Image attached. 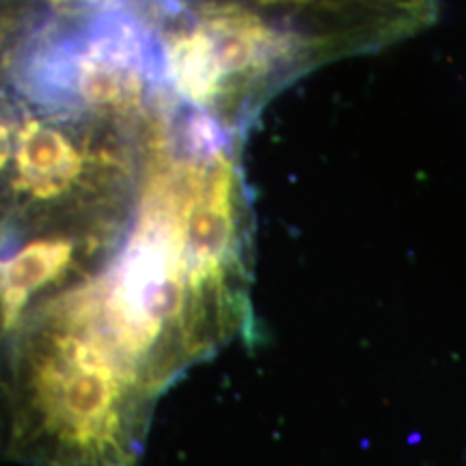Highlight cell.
<instances>
[{"label": "cell", "instance_id": "6da1fadb", "mask_svg": "<svg viewBox=\"0 0 466 466\" xmlns=\"http://www.w3.org/2000/svg\"><path fill=\"white\" fill-rule=\"evenodd\" d=\"M436 17L439 0H3V35L143 69L242 138L296 80Z\"/></svg>", "mask_w": 466, "mask_h": 466}, {"label": "cell", "instance_id": "7a4b0ae2", "mask_svg": "<svg viewBox=\"0 0 466 466\" xmlns=\"http://www.w3.org/2000/svg\"><path fill=\"white\" fill-rule=\"evenodd\" d=\"M7 346V453L28 466H137L162 391L91 291L35 305Z\"/></svg>", "mask_w": 466, "mask_h": 466}]
</instances>
